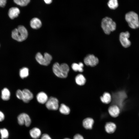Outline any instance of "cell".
<instances>
[{
    "label": "cell",
    "instance_id": "6da1fadb",
    "mask_svg": "<svg viewBox=\"0 0 139 139\" xmlns=\"http://www.w3.org/2000/svg\"><path fill=\"white\" fill-rule=\"evenodd\" d=\"M52 69L56 76L61 78H65L68 76L70 68L68 65L65 63L60 64L56 62L53 64Z\"/></svg>",
    "mask_w": 139,
    "mask_h": 139
},
{
    "label": "cell",
    "instance_id": "7a4b0ae2",
    "mask_svg": "<svg viewBox=\"0 0 139 139\" xmlns=\"http://www.w3.org/2000/svg\"><path fill=\"white\" fill-rule=\"evenodd\" d=\"M28 35V31L23 25L19 26L12 32V37L14 39L19 42L22 41L26 39Z\"/></svg>",
    "mask_w": 139,
    "mask_h": 139
},
{
    "label": "cell",
    "instance_id": "3957f363",
    "mask_svg": "<svg viewBox=\"0 0 139 139\" xmlns=\"http://www.w3.org/2000/svg\"><path fill=\"white\" fill-rule=\"evenodd\" d=\"M116 24L110 18L106 17L103 18L101 22V27L105 33L109 34L116 30Z\"/></svg>",
    "mask_w": 139,
    "mask_h": 139
},
{
    "label": "cell",
    "instance_id": "277c9868",
    "mask_svg": "<svg viewBox=\"0 0 139 139\" xmlns=\"http://www.w3.org/2000/svg\"><path fill=\"white\" fill-rule=\"evenodd\" d=\"M125 19L129 27L133 29L139 27V20L137 14L133 11L129 12L125 15Z\"/></svg>",
    "mask_w": 139,
    "mask_h": 139
},
{
    "label": "cell",
    "instance_id": "5b68a950",
    "mask_svg": "<svg viewBox=\"0 0 139 139\" xmlns=\"http://www.w3.org/2000/svg\"><path fill=\"white\" fill-rule=\"evenodd\" d=\"M35 58L39 64L45 66L48 65L52 59V56L47 53H45L43 56L40 53L38 52L36 55Z\"/></svg>",
    "mask_w": 139,
    "mask_h": 139
},
{
    "label": "cell",
    "instance_id": "8992f818",
    "mask_svg": "<svg viewBox=\"0 0 139 139\" xmlns=\"http://www.w3.org/2000/svg\"><path fill=\"white\" fill-rule=\"evenodd\" d=\"M46 108L51 110H57L59 108V101L56 98L51 97L48 98L45 103Z\"/></svg>",
    "mask_w": 139,
    "mask_h": 139
},
{
    "label": "cell",
    "instance_id": "52a82bcc",
    "mask_svg": "<svg viewBox=\"0 0 139 139\" xmlns=\"http://www.w3.org/2000/svg\"><path fill=\"white\" fill-rule=\"evenodd\" d=\"M130 33L128 31L121 33L119 35V40L122 45L125 48H127L131 45V42L129 39Z\"/></svg>",
    "mask_w": 139,
    "mask_h": 139
},
{
    "label": "cell",
    "instance_id": "ba28073f",
    "mask_svg": "<svg viewBox=\"0 0 139 139\" xmlns=\"http://www.w3.org/2000/svg\"><path fill=\"white\" fill-rule=\"evenodd\" d=\"M18 120L20 125H25L27 127L29 126L31 123V119L29 116L25 113H22L19 115L18 117Z\"/></svg>",
    "mask_w": 139,
    "mask_h": 139
},
{
    "label": "cell",
    "instance_id": "9c48e42d",
    "mask_svg": "<svg viewBox=\"0 0 139 139\" xmlns=\"http://www.w3.org/2000/svg\"><path fill=\"white\" fill-rule=\"evenodd\" d=\"M99 59L97 57L93 54H89L84 58V61L85 64L88 66L94 67L99 63Z\"/></svg>",
    "mask_w": 139,
    "mask_h": 139
},
{
    "label": "cell",
    "instance_id": "30bf717a",
    "mask_svg": "<svg viewBox=\"0 0 139 139\" xmlns=\"http://www.w3.org/2000/svg\"><path fill=\"white\" fill-rule=\"evenodd\" d=\"M23 98L22 100L25 103H28L33 99V93L28 89H25L22 91Z\"/></svg>",
    "mask_w": 139,
    "mask_h": 139
},
{
    "label": "cell",
    "instance_id": "8fae6325",
    "mask_svg": "<svg viewBox=\"0 0 139 139\" xmlns=\"http://www.w3.org/2000/svg\"><path fill=\"white\" fill-rule=\"evenodd\" d=\"M108 111L111 116L113 117H116L119 116L120 110L118 106L117 105H113L109 107Z\"/></svg>",
    "mask_w": 139,
    "mask_h": 139
},
{
    "label": "cell",
    "instance_id": "7c38bea8",
    "mask_svg": "<svg viewBox=\"0 0 139 139\" xmlns=\"http://www.w3.org/2000/svg\"><path fill=\"white\" fill-rule=\"evenodd\" d=\"M36 99L39 103L44 104L46 103L48 98L46 93L43 92H41L37 95Z\"/></svg>",
    "mask_w": 139,
    "mask_h": 139
},
{
    "label": "cell",
    "instance_id": "4fadbf2b",
    "mask_svg": "<svg viewBox=\"0 0 139 139\" xmlns=\"http://www.w3.org/2000/svg\"><path fill=\"white\" fill-rule=\"evenodd\" d=\"M42 24L40 20L37 18H32L30 22L31 27L34 29H37L40 28L41 27Z\"/></svg>",
    "mask_w": 139,
    "mask_h": 139
},
{
    "label": "cell",
    "instance_id": "5bb4252c",
    "mask_svg": "<svg viewBox=\"0 0 139 139\" xmlns=\"http://www.w3.org/2000/svg\"><path fill=\"white\" fill-rule=\"evenodd\" d=\"M94 120L92 118L88 117L84 119L83 121V127L86 129H91L92 128Z\"/></svg>",
    "mask_w": 139,
    "mask_h": 139
},
{
    "label": "cell",
    "instance_id": "9a60e30c",
    "mask_svg": "<svg viewBox=\"0 0 139 139\" xmlns=\"http://www.w3.org/2000/svg\"><path fill=\"white\" fill-rule=\"evenodd\" d=\"M116 128V126L114 123L108 122L106 123L105 126V129L106 132L109 134L114 133Z\"/></svg>",
    "mask_w": 139,
    "mask_h": 139
},
{
    "label": "cell",
    "instance_id": "2e32d148",
    "mask_svg": "<svg viewBox=\"0 0 139 139\" xmlns=\"http://www.w3.org/2000/svg\"><path fill=\"white\" fill-rule=\"evenodd\" d=\"M20 13V10L18 8L12 7L9 9L8 12V15L11 19H13L17 17Z\"/></svg>",
    "mask_w": 139,
    "mask_h": 139
},
{
    "label": "cell",
    "instance_id": "e0dca14e",
    "mask_svg": "<svg viewBox=\"0 0 139 139\" xmlns=\"http://www.w3.org/2000/svg\"><path fill=\"white\" fill-rule=\"evenodd\" d=\"M31 137L34 139H37L40 136L41 132L39 129L34 127L30 130L29 132Z\"/></svg>",
    "mask_w": 139,
    "mask_h": 139
},
{
    "label": "cell",
    "instance_id": "ac0fdd59",
    "mask_svg": "<svg viewBox=\"0 0 139 139\" xmlns=\"http://www.w3.org/2000/svg\"><path fill=\"white\" fill-rule=\"evenodd\" d=\"M100 99L102 102L106 104L109 103L111 100V95L107 92H105L102 96L101 97Z\"/></svg>",
    "mask_w": 139,
    "mask_h": 139
},
{
    "label": "cell",
    "instance_id": "d6986e66",
    "mask_svg": "<svg viewBox=\"0 0 139 139\" xmlns=\"http://www.w3.org/2000/svg\"><path fill=\"white\" fill-rule=\"evenodd\" d=\"M75 81L78 85H83L85 84L86 80L85 78L82 74H79L75 77Z\"/></svg>",
    "mask_w": 139,
    "mask_h": 139
},
{
    "label": "cell",
    "instance_id": "ffe728a7",
    "mask_svg": "<svg viewBox=\"0 0 139 139\" xmlns=\"http://www.w3.org/2000/svg\"><path fill=\"white\" fill-rule=\"evenodd\" d=\"M10 96V91L7 88H5L2 90L1 97L3 100L7 101L9 100Z\"/></svg>",
    "mask_w": 139,
    "mask_h": 139
},
{
    "label": "cell",
    "instance_id": "44dd1931",
    "mask_svg": "<svg viewBox=\"0 0 139 139\" xmlns=\"http://www.w3.org/2000/svg\"><path fill=\"white\" fill-rule=\"evenodd\" d=\"M84 66L83 64L80 62L79 64L73 63L72 65V69L75 71H79L80 72H82L83 71V68Z\"/></svg>",
    "mask_w": 139,
    "mask_h": 139
},
{
    "label": "cell",
    "instance_id": "7402d4cb",
    "mask_svg": "<svg viewBox=\"0 0 139 139\" xmlns=\"http://www.w3.org/2000/svg\"><path fill=\"white\" fill-rule=\"evenodd\" d=\"M60 112L64 115L69 114L70 111V108L64 104H61L59 108Z\"/></svg>",
    "mask_w": 139,
    "mask_h": 139
},
{
    "label": "cell",
    "instance_id": "603a6c76",
    "mask_svg": "<svg viewBox=\"0 0 139 139\" xmlns=\"http://www.w3.org/2000/svg\"><path fill=\"white\" fill-rule=\"evenodd\" d=\"M107 4L109 8L112 10L116 9L118 6V0H109Z\"/></svg>",
    "mask_w": 139,
    "mask_h": 139
},
{
    "label": "cell",
    "instance_id": "cb8c5ba5",
    "mask_svg": "<svg viewBox=\"0 0 139 139\" xmlns=\"http://www.w3.org/2000/svg\"><path fill=\"white\" fill-rule=\"evenodd\" d=\"M19 74L20 77L23 79L27 77L29 75V70L27 67H24L20 69Z\"/></svg>",
    "mask_w": 139,
    "mask_h": 139
},
{
    "label": "cell",
    "instance_id": "d4e9b609",
    "mask_svg": "<svg viewBox=\"0 0 139 139\" xmlns=\"http://www.w3.org/2000/svg\"><path fill=\"white\" fill-rule=\"evenodd\" d=\"M16 4L21 6H25L30 2V0H13Z\"/></svg>",
    "mask_w": 139,
    "mask_h": 139
},
{
    "label": "cell",
    "instance_id": "484cf974",
    "mask_svg": "<svg viewBox=\"0 0 139 139\" xmlns=\"http://www.w3.org/2000/svg\"><path fill=\"white\" fill-rule=\"evenodd\" d=\"M0 133L1 135V139L7 138L8 136V133L7 130L3 128L0 129Z\"/></svg>",
    "mask_w": 139,
    "mask_h": 139
},
{
    "label": "cell",
    "instance_id": "4316f807",
    "mask_svg": "<svg viewBox=\"0 0 139 139\" xmlns=\"http://www.w3.org/2000/svg\"><path fill=\"white\" fill-rule=\"evenodd\" d=\"M16 95L17 97L19 99L22 100L23 98V92L22 91L20 90H17Z\"/></svg>",
    "mask_w": 139,
    "mask_h": 139
},
{
    "label": "cell",
    "instance_id": "83f0119b",
    "mask_svg": "<svg viewBox=\"0 0 139 139\" xmlns=\"http://www.w3.org/2000/svg\"><path fill=\"white\" fill-rule=\"evenodd\" d=\"M40 139H52L50 136L48 134H44L41 136Z\"/></svg>",
    "mask_w": 139,
    "mask_h": 139
},
{
    "label": "cell",
    "instance_id": "f1b7e54d",
    "mask_svg": "<svg viewBox=\"0 0 139 139\" xmlns=\"http://www.w3.org/2000/svg\"><path fill=\"white\" fill-rule=\"evenodd\" d=\"M73 139H84L83 136L79 134H77L74 135Z\"/></svg>",
    "mask_w": 139,
    "mask_h": 139
},
{
    "label": "cell",
    "instance_id": "f546056e",
    "mask_svg": "<svg viewBox=\"0 0 139 139\" xmlns=\"http://www.w3.org/2000/svg\"><path fill=\"white\" fill-rule=\"evenodd\" d=\"M6 3V0H0V7H4Z\"/></svg>",
    "mask_w": 139,
    "mask_h": 139
},
{
    "label": "cell",
    "instance_id": "4dcf8cb0",
    "mask_svg": "<svg viewBox=\"0 0 139 139\" xmlns=\"http://www.w3.org/2000/svg\"><path fill=\"white\" fill-rule=\"evenodd\" d=\"M4 119V115L3 113L0 111V121H3Z\"/></svg>",
    "mask_w": 139,
    "mask_h": 139
},
{
    "label": "cell",
    "instance_id": "1f68e13d",
    "mask_svg": "<svg viewBox=\"0 0 139 139\" xmlns=\"http://www.w3.org/2000/svg\"><path fill=\"white\" fill-rule=\"evenodd\" d=\"M45 2L47 4H49L51 3L52 0H44Z\"/></svg>",
    "mask_w": 139,
    "mask_h": 139
},
{
    "label": "cell",
    "instance_id": "d6a6232c",
    "mask_svg": "<svg viewBox=\"0 0 139 139\" xmlns=\"http://www.w3.org/2000/svg\"><path fill=\"white\" fill-rule=\"evenodd\" d=\"M64 139H70L68 138H64Z\"/></svg>",
    "mask_w": 139,
    "mask_h": 139
},
{
    "label": "cell",
    "instance_id": "836d02e7",
    "mask_svg": "<svg viewBox=\"0 0 139 139\" xmlns=\"http://www.w3.org/2000/svg\"></svg>",
    "mask_w": 139,
    "mask_h": 139
}]
</instances>
